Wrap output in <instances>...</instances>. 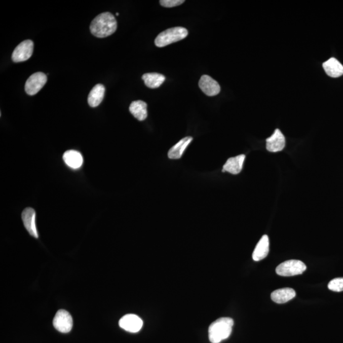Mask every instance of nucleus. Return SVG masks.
Masks as SVG:
<instances>
[{
	"label": "nucleus",
	"mask_w": 343,
	"mask_h": 343,
	"mask_svg": "<svg viewBox=\"0 0 343 343\" xmlns=\"http://www.w3.org/2000/svg\"><path fill=\"white\" fill-rule=\"evenodd\" d=\"M129 111L139 121H143L147 117V104L140 100L133 101L130 105Z\"/></svg>",
	"instance_id": "19"
},
{
	"label": "nucleus",
	"mask_w": 343,
	"mask_h": 343,
	"mask_svg": "<svg viewBox=\"0 0 343 343\" xmlns=\"http://www.w3.org/2000/svg\"><path fill=\"white\" fill-rule=\"evenodd\" d=\"M323 67L328 76L338 78L343 74V66L339 61L334 57L330 58L323 64Z\"/></svg>",
	"instance_id": "15"
},
{
	"label": "nucleus",
	"mask_w": 343,
	"mask_h": 343,
	"mask_svg": "<svg viewBox=\"0 0 343 343\" xmlns=\"http://www.w3.org/2000/svg\"><path fill=\"white\" fill-rule=\"evenodd\" d=\"M328 288L334 292L343 291V278H336L332 280L328 284Z\"/></svg>",
	"instance_id": "21"
},
{
	"label": "nucleus",
	"mask_w": 343,
	"mask_h": 343,
	"mask_svg": "<svg viewBox=\"0 0 343 343\" xmlns=\"http://www.w3.org/2000/svg\"><path fill=\"white\" fill-rule=\"evenodd\" d=\"M193 141V137L188 136L180 140L176 144L170 149L168 153V157L170 159H179L183 154L185 149Z\"/></svg>",
	"instance_id": "16"
},
{
	"label": "nucleus",
	"mask_w": 343,
	"mask_h": 343,
	"mask_svg": "<svg viewBox=\"0 0 343 343\" xmlns=\"http://www.w3.org/2000/svg\"><path fill=\"white\" fill-rule=\"evenodd\" d=\"M142 79L148 88L157 89L165 82V77L164 75L157 72H149L142 75Z\"/></svg>",
	"instance_id": "20"
},
{
	"label": "nucleus",
	"mask_w": 343,
	"mask_h": 343,
	"mask_svg": "<svg viewBox=\"0 0 343 343\" xmlns=\"http://www.w3.org/2000/svg\"><path fill=\"white\" fill-rule=\"evenodd\" d=\"M307 266L299 260H289L277 267L276 273L280 276L292 277L301 275L306 271Z\"/></svg>",
	"instance_id": "4"
},
{
	"label": "nucleus",
	"mask_w": 343,
	"mask_h": 343,
	"mask_svg": "<svg viewBox=\"0 0 343 343\" xmlns=\"http://www.w3.org/2000/svg\"><path fill=\"white\" fill-rule=\"evenodd\" d=\"M35 217H36V212L32 208H26L22 212V219L25 227L31 236L37 239L39 238V234H37L36 224H35Z\"/></svg>",
	"instance_id": "11"
},
{
	"label": "nucleus",
	"mask_w": 343,
	"mask_h": 343,
	"mask_svg": "<svg viewBox=\"0 0 343 343\" xmlns=\"http://www.w3.org/2000/svg\"><path fill=\"white\" fill-rule=\"evenodd\" d=\"M119 325L127 332L136 333L141 329L143 322L136 315L127 314L120 320Z\"/></svg>",
	"instance_id": "8"
},
{
	"label": "nucleus",
	"mask_w": 343,
	"mask_h": 343,
	"mask_svg": "<svg viewBox=\"0 0 343 343\" xmlns=\"http://www.w3.org/2000/svg\"><path fill=\"white\" fill-rule=\"evenodd\" d=\"M33 48L34 44L31 40H27L21 42L12 53V61L14 62L27 61L32 56Z\"/></svg>",
	"instance_id": "6"
},
{
	"label": "nucleus",
	"mask_w": 343,
	"mask_h": 343,
	"mask_svg": "<svg viewBox=\"0 0 343 343\" xmlns=\"http://www.w3.org/2000/svg\"><path fill=\"white\" fill-rule=\"evenodd\" d=\"M184 0H161L160 4L162 7L166 8H172V7L181 6L184 3Z\"/></svg>",
	"instance_id": "22"
},
{
	"label": "nucleus",
	"mask_w": 343,
	"mask_h": 343,
	"mask_svg": "<svg viewBox=\"0 0 343 343\" xmlns=\"http://www.w3.org/2000/svg\"><path fill=\"white\" fill-rule=\"evenodd\" d=\"M188 34V31L182 27H172L160 32L155 40V44L158 47H164L173 43L181 41Z\"/></svg>",
	"instance_id": "3"
},
{
	"label": "nucleus",
	"mask_w": 343,
	"mask_h": 343,
	"mask_svg": "<svg viewBox=\"0 0 343 343\" xmlns=\"http://www.w3.org/2000/svg\"><path fill=\"white\" fill-rule=\"evenodd\" d=\"M200 89L208 96H215L219 94L221 87L216 80L208 75H203L199 81Z\"/></svg>",
	"instance_id": "9"
},
{
	"label": "nucleus",
	"mask_w": 343,
	"mask_h": 343,
	"mask_svg": "<svg viewBox=\"0 0 343 343\" xmlns=\"http://www.w3.org/2000/svg\"><path fill=\"white\" fill-rule=\"evenodd\" d=\"M285 146V137L279 129L275 130L272 136L266 139V149L270 152L281 151Z\"/></svg>",
	"instance_id": "10"
},
{
	"label": "nucleus",
	"mask_w": 343,
	"mask_h": 343,
	"mask_svg": "<svg viewBox=\"0 0 343 343\" xmlns=\"http://www.w3.org/2000/svg\"><path fill=\"white\" fill-rule=\"evenodd\" d=\"M234 321L231 318H220L212 323L209 328V338L212 343H219L230 337Z\"/></svg>",
	"instance_id": "2"
},
{
	"label": "nucleus",
	"mask_w": 343,
	"mask_h": 343,
	"mask_svg": "<svg viewBox=\"0 0 343 343\" xmlns=\"http://www.w3.org/2000/svg\"><path fill=\"white\" fill-rule=\"evenodd\" d=\"M116 15H117V16H119V13H117Z\"/></svg>",
	"instance_id": "23"
},
{
	"label": "nucleus",
	"mask_w": 343,
	"mask_h": 343,
	"mask_svg": "<svg viewBox=\"0 0 343 343\" xmlns=\"http://www.w3.org/2000/svg\"><path fill=\"white\" fill-rule=\"evenodd\" d=\"M63 159L67 166L73 169H79L84 162L81 154L75 150H68L65 152L63 155Z\"/></svg>",
	"instance_id": "17"
},
{
	"label": "nucleus",
	"mask_w": 343,
	"mask_h": 343,
	"mask_svg": "<svg viewBox=\"0 0 343 343\" xmlns=\"http://www.w3.org/2000/svg\"><path fill=\"white\" fill-rule=\"evenodd\" d=\"M270 242L268 235H264L257 243L252 254L255 261H259L266 257L269 253Z\"/></svg>",
	"instance_id": "12"
},
{
	"label": "nucleus",
	"mask_w": 343,
	"mask_h": 343,
	"mask_svg": "<svg viewBox=\"0 0 343 343\" xmlns=\"http://www.w3.org/2000/svg\"><path fill=\"white\" fill-rule=\"evenodd\" d=\"M117 29V22L110 12H104L92 21L90 29L91 33L97 37H106L114 33Z\"/></svg>",
	"instance_id": "1"
},
{
	"label": "nucleus",
	"mask_w": 343,
	"mask_h": 343,
	"mask_svg": "<svg viewBox=\"0 0 343 343\" xmlns=\"http://www.w3.org/2000/svg\"><path fill=\"white\" fill-rule=\"evenodd\" d=\"M295 292L291 288H284L275 290L271 294L273 301L277 304L286 303L295 297Z\"/></svg>",
	"instance_id": "14"
},
{
	"label": "nucleus",
	"mask_w": 343,
	"mask_h": 343,
	"mask_svg": "<svg viewBox=\"0 0 343 343\" xmlns=\"http://www.w3.org/2000/svg\"><path fill=\"white\" fill-rule=\"evenodd\" d=\"M105 87L103 85L97 84L92 89L88 96V103L91 107L98 106L104 99Z\"/></svg>",
	"instance_id": "18"
},
{
	"label": "nucleus",
	"mask_w": 343,
	"mask_h": 343,
	"mask_svg": "<svg viewBox=\"0 0 343 343\" xmlns=\"http://www.w3.org/2000/svg\"><path fill=\"white\" fill-rule=\"evenodd\" d=\"M245 159V155H244L230 158L224 165L222 172H230L234 175L239 174L242 171Z\"/></svg>",
	"instance_id": "13"
},
{
	"label": "nucleus",
	"mask_w": 343,
	"mask_h": 343,
	"mask_svg": "<svg viewBox=\"0 0 343 343\" xmlns=\"http://www.w3.org/2000/svg\"><path fill=\"white\" fill-rule=\"evenodd\" d=\"M47 81V77L46 74L42 72H35L27 80L25 85V91L29 96H34L45 86Z\"/></svg>",
	"instance_id": "5"
},
{
	"label": "nucleus",
	"mask_w": 343,
	"mask_h": 343,
	"mask_svg": "<svg viewBox=\"0 0 343 343\" xmlns=\"http://www.w3.org/2000/svg\"><path fill=\"white\" fill-rule=\"evenodd\" d=\"M53 325L59 332H69L71 331L72 327V317L66 310H60L54 317Z\"/></svg>",
	"instance_id": "7"
}]
</instances>
